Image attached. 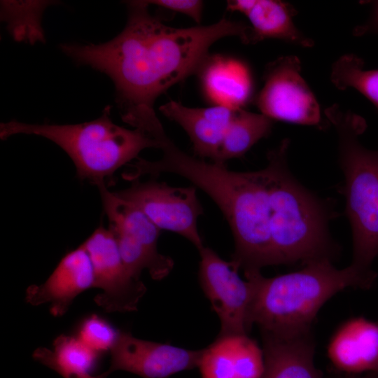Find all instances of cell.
<instances>
[{"mask_svg": "<svg viewBox=\"0 0 378 378\" xmlns=\"http://www.w3.org/2000/svg\"><path fill=\"white\" fill-rule=\"evenodd\" d=\"M196 188L172 186L155 179L144 182L136 179L115 193L139 207L160 230L183 237L199 251L205 246L197 228L203 208Z\"/></svg>", "mask_w": 378, "mask_h": 378, "instance_id": "cell-6", "label": "cell"}, {"mask_svg": "<svg viewBox=\"0 0 378 378\" xmlns=\"http://www.w3.org/2000/svg\"><path fill=\"white\" fill-rule=\"evenodd\" d=\"M149 5L184 14L196 23L202 21L204 2L199 0H151L146 1Z\"/></svg>", "mask_w": 378, "mask_h": 378, "instance_id": "cell-23", "label": "cell"}, {"mask_svg": "<svg viewBox=\"0 0 378 378\" xmlns=\"http://www.w3.org/2000/svg\"><path fill=\"white\" fill-rule=\"evenodd\" d=\"M122 31L99 43H63L61 50L76 64L108 76L123 122L155 140L166 134L154 110L168 89L197 74L211 46L228 36L252 43L249 24L222 18L209 25L177 28L164 24L149 11L146 1H127Z\"/></svg>", "mask_w": 378, "mask_h": 378, "instance_id": "cell-1", "label": "cell"}, {"mask_svg": "<svg viewBox=\"0 0 378 378\" xmlns=\"http://www.w3.org/2000/svg\"><path fill=\"white\" fill-rule=\"evenodd\" d=\"M337 136L338 161L344 175L341 193L351 228V265L377 275L372 264L378 255V148L365 147L360 136L367 128L363 118L333 104L325 110Z\"/></svg>", "mask_w": 378, "mask_h": 378, "instance_id": "cell-3", "label": "cell"}, {"mask_svg": "<svg viewBox=\"0 0 378 378\" xmlns=\"http://www.w3.org/2000/svg\"><path fill=\"white\" fill-rule=\"evenodd\" d=\"M69 378H100V377L99 376L92 377L90 374L85 373V374H80L74 375Z\"/></svg>", "mask_w": 378, "mask_h": 378, "instance_id": "cell-25", "label": "cell"}, {"mask_svg": "<svg viewBox=\"0 0 378 378\" xmlns=\"http://www.w3.org/2000/svg\"><path fill=\"white\" fill-rule=\"evenodd\" d=\"M118 332L104 319L94 314L83 321L78 337L88 347L100 354L111 349Z\"/></svg>", "mask_w": 378, "mask_h": 378, "instance_id": "cell-22", "label": "cell"}, {"mask_svg": "<svg viewBox=\"0 0 378 378\" xmlns=\"http://www.w3.org/2000/svg\"><path fill=\"white\" fill-rule=\"evenodd\" d=\"M99 354L78 337L62 335L54 340L52 350L38 348L33 356L64 378H69L76 374H90Z\"/></svg>", "mask_w": 378, "mask_h": 378, "instance_id": "cell-18", "label": "cell"}, {"mask_svg": "<svg viewBox=\"0 0 378 378\" xmlns=\"http://www.w3.org/2000/svg\"><path fill=\"white\" fill-rule=\"evenodd\" d=\"M263 80L255 99L261 113L272 120L325 126L319 104L301 75V63L296 56H282L268 63Z\"/></svg>", "mask_w": 378, "mask_h": 378, "instance_id": "cell-7", "label": "cell"}, {"mask_svg": "<svg viewBox=\"0 0 378 378\" xmlns=\"http://www.w3.org/2000/svg\"><path fill=\"white\" fill-rule=\"evenodd\" d=\"M347 378H357L354 375H349Z\"/></svg>", "mask_w": 378, "mask_h": 378, "instance_id": "cell-27", "label": "cell"}, {"mask_svg": "<svg viewBox=\"0 0 378 378\" xmlns=\"http://www.w3.org/2000/svg\"><path fill=\"white\" fill-rule=\"evenodd\" d=\"M197 75L206 97L213 105L241 108L251 97L250 71L238 59L210 55Z\"/></svg>", "mask_w": 378, "mask_h": 378, "instance_id": "cell-17", "label": "cell"}, {"mask_svg": "<svg viewBox=\"0 0 378 378\" xmlns=\"http://www.w3.org/2000/svg\"><path fill=\"white\" fill-rule=\"evenodd\" d=\"M199 253V281L220 319L218 335H248L253 326L250 282L242 279L239 270L212 248L204 246Z\"/></svg>", "mask_w": 378, "mask_h": 378, "instance_id": "cell-8", "label": "cell"}, {"mask_svg": "<svg viewBox=\"0 0 378 378\" xmlns=\"http://www.w3.org/2000/svg\"><path fill=\"white\" fill-rule=\"evenodd\" d=\"M111 108L108 105L98 118L78 124L1 122L0 138L5 140L15 134L46 138L69 155L79 179L97 186L106 184L120 168L137 160L142 150L160 147L158 141L141 130L115 124L111 118Z\"/></svg>", "mask_w": 378, "mask_h": 378, "instance_id": "cell-4", "label": "cell"}, {"mask_svg": "<svg viewBox=\"0 0 378 378\" xmlns=\"http://www.w3.org/2000/svg\"><path fill=\"white\" fill-rule=\"evenodd\" d=\"M81 244L92 265L93 288L102 290L95 303L108 312L136 310L146 288L127 270L112 231L99 226Z\"/></svg>", "mask_w": 378, "mask_h": 378, "instance_id": "cell-9", "label": "cell"}, {"mask_svg": "<svg viewBox=\"0 0 378 378\" xmlns=\"http://www.w3.org/2000/svg\"><path fill=\"white\" fill-rule=\"evenodd\" d=\"M52 4L47 1H1V20L15 41L29 44L44 42L42 15Z\"/></svg>", "mask_w": 378, "mask_h": 378, "instance_id": "cell-20", "label": "cell"}, {"mask_svg": "<svg viewBox=\"0 0 378 378\" xmlns=\"http://www.w3.org/2000/svg\"><path fill=\"white\" fill-rule=\"evenodd\" d=\"M97 188L108 228L115 237L129 272L136 279L143 270H147L155 280L167 276L174 267V261L158 251L161 230L139 207L108 190L105 183Z\"/></svg>", "mask_w": 378, "mask_h": 378, "instance_id": "cell-5", "label": "cell"}, {"mask_svg": "<svg viewBox=\"0 0 378 378\" xmlns=\"http://www.w3.org/2000/svg\"><path fill=\"white\" fill-rule=\"evenodd\" d=\"M328 355L335 368L349 375L378 373V323L364 317L346 321L330 338Z\"/></svg>", "mask_w": 378, "mask_h": 378, "instance_id": "cell-14", "label": "cell"}, {"mask_svg": "<svg viewBox=\"0 0 378 378\" xmlns=\"http://www.w3.org/2000/svg\"><path fill=\"white\" fill-rule=\"evenodd\" d=\"M360 378H378V373L371 372V373L368 374L366 376L360 377Z\"/></svg>", "mask_w": 378, "mask_h": 378, "instance_id": "cell-26", "label": "cell"}, {"mask_svg": "<svg viewBox=\"0 0 378 378\" xmlns=\"http://www.w3.org/2000/svg\"><path fill=\"white\" fill-rule=\"evenodd\" d=\"M244 276L253 289V325H258L261 332L280 337L310 332L316 314L330 298L349 287L368 289L377 279L351 265L336 268L329 258L273 277H265L259 270L245 272Z\"/></svg>", "mask_w": 378, "mask_h": 378, "instance_id": "cell-2", "label": "cell"}, {"mask_svg": "<svg viewBox=\"0 0 378 378\" xmlns=\"http://www.w3.org/2000/svg\"><path fill=\"white\" fill-rule=\"evenodd\" d=\"M371 5L370 15L367 21L362 25L357 26L354 30L356 36L367 34H378V1L368 2Z\"/></svg>", "mask_w": 378, "mask_h": 378, "instance_id": "cell-24", "label": "cell"}, {"mask_svg": "<svg viewBox=\"0 0 378 378\" xmlns=\"http://www.w3.org/2000/svg\"><path fill=\"white\" fill-rule=\"evenodd\" d=\"M111 351V365L99 375L122 370L141 378H169L176 373L198 368L202 349L190 350L169 344L136 338L120 331Z\"/></svg>", "mask_w": 378, "mask_h": 378, "instance_id": "cell-10", "label": "cell"}, {"mask_svg": "<svg viewBox=\"0 0 378 378\" xmlns=\"http://www.w3.org/2000/svg\"><path fill=\"white\" fill-rule=\"evenodd\" d=\"M330 80L337 89L353 88L378 107V69H365L363 59L356 55L337 59L332 66Z\"/></svg>", "mask_w": 378, "mask_h": 378, "instance_id": "cell-21", "label": "cell"}, {"mask_svg": "<svg viewBox=\"0 0 378 378\" xmlns=\"http://www.w3.org/2000/svg\"><path fill=\"white\" fill-rule=\"evenodd\" d=\"M273 121L261 113L236 108L216 162L225 164L227 160L244 156L257 142L270 134Z\"/></svg>", "mask_w": 378, "mask_h": 378, "instance_id": "cell-19", "label": "cell"}, {"mask_svg": "<svg viewBox=\"0 0 378 378\" xmlns=\"http://www.w3.org/2000/svg\"><path fill=\"white\" fill-rule=\"evenodd\" d=\"M264 372L261 378H321L314 364L311 332L292 337L262 332Z\"/></svg>", "mask_w": 378, "mask_h": 378, "instance_id": "cell-16", "label": "cell"}, {"mask_svg": "<svg viewBox=\"0 0 378 378\" xmlns=\"http://www.w3.org/2000/svg\"><path fill=\"white\" fill-rule=\"evenodd\" d=\"M227 10L245 15L252 31L253 43L274 38L309 48L314 41L295 24V8L279 0H230Z\"/></svg>", "mask_w": 378, "mask_h": 378, "instance_id": "cell-15", "label": "cell"}, {"mask_svg": "<svg viewBox=\"0 0 378 378\" xmlns=\"http://www.w3.org/2000/svg\"><path fill=\"white\" fill-rule=\"evenodd\" d=\"M159 110L186 132L195 155L214 162L217 161L225 133L235 109L219 105L192 108L170 100Z\"/></svg>", "mask_w": 378, "mask_h": 378, "instance_id": "cell-13", "label": "cell"}, {"mask_svg": "<svg viewBox=\"0 0 378 378\" xmlns=\"http://www.w3.org/2000/svg\"><path fill=\"white\" fill-rule=\"evenodd\" d=\"M93 284L91 260L80 244L60 260L44 283L29 286L25 300L34 306L50 303L51 314L59 316L66 313L76 296Z\"/></svg>", "mask_w": 378, "mask_h": 378, "instance_id": "cell-11", "label": "cell"}, {"mask_svg": "<svg viewBox=\"0 0 378 378\" xmlns=\"http://www.w3.org/2000/svg\"><path fill=\"white\" fill-rule=\"evenodd\" d=\"M264 354L248 335H218L202 349L198 365L202 378H261Z\"/></svg>", "mask_w": 378, "mask_h": 378, "instance_id": "cell-12", "label": "cell"}]
</instances>
